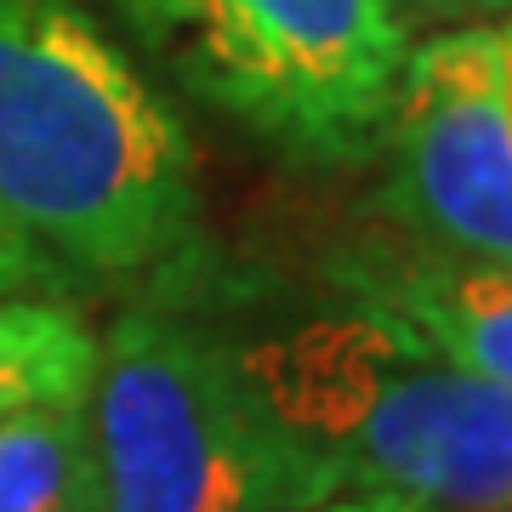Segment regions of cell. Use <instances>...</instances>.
<instances>
[{"instance_id": "cell-1", "label": "cell", "mask_w": 512, "mask_h": 512, "mask_svg": "<svg viewBox=\"0 0 512 512\" xmlns=\"http://www.w3.org/2000/svg\"><path fill=\"white\" fill-rule=\"evenodd\" d=\"M0 205L57 274L148 279L200 256L188 131L86 0H0Z\"/></svg>"}, {"instance_id": "cell-3", "label": "cell", "mask_w": 512, "mask_h": 512, "mask_svg": "<svg viewBox=\"0 0 512 512\" xmlns=\"http://www.w3.org/2000/svg\"><path fill=\"white\" fill-rule=\"evenodd\" d=\"M103 512H308L342 478L268 416L239 348L194 319L131 308L86 382Z\"/></svg>"}, {"instance_id": "cell-9", "label": "cell", "mask_w": 512, "mask_h": 512, "mask_svg": "<svg viewBox=\"0 0 512 512\" xmlns=\"http://www.w3.org/2000/svg\"><path fill=\"white\" fill-rule=\"evenodd\" d=\"M40 285H57V262L40 251L35 234L0 205V302H12V296H35Z\"/></svg>"}, {"instance_id": "cell-2", "label": "cell", "mask_w": 512, "mask_h": 512, "mask_svg": "<svg viewBox=\"0 0 512 512\" xmlns=\"http://www.w3.org/2000/svg\"><path fill=\"white\" fill-rule=\"evenodd\" d=\"M268 416L348 495L512 512V387L450 365L393 313L348 302L239 348Z\"/></svg>"}, {"instance_id": "cell-8", "label": "cell", "mask_w": 512, "mask_h": 512, "mask_svg": "<svg viewBox=\"0 0 512 512\" xmlns=\"http://www.w3.org/2000/svg\"><path fill=\"white\" fill-rule=\"evenodd\" d=\"M97 365V336L80 308L52 296L0 302V421L29 404L86 393Z\"/></svg>"}, {"instance_id": "cell-7", "label": "cell", "mask_w": 512, "mask_h": 512, "mask_svg": "<svg viewBox=\"0 0 512 512\" xmlns=\"http://www.w3.org/2000/svg\"><path fill=\"white\" fill-rule=\"evenodd\" d=\"M0 512H103L86 393L0 421Z\"/></svg>"}, {"instance_id": "cell-4", "label": "cell", "mask_w": 512, "mask_h": 512, "mask_svg": "<svg viewBox=\"0 0 512 512\" xmlns=\"http://www.w3.org/2000/svg\"><path fill=\"white\" fill-rule=\"evenodd\" d=\"M183 80L256 137L359 160L387 137L410 57L393 0H131Z\"/></svg>"}, {"instance_id": "cell-6", "label": "cell", "mask_w": 512, "mask_h": 512, "mask_svg": "<svg viewBox=\"0 0 512 512\" xmlns=\"http://www.w3.org/2000/svg\"><path fill=\"white\" fill-rule=\"evenodd\" d=\"M353 302L393 313L450 365L512 387V268L444 251L370 256L342 274Z\"/></svg>"}, {"instance_id": "cell-11", "label": "cell", "mask_w": 512, "mask_h": 512, "mask_svg": "<svg viewBox=\"0 0 512 512\" xmlns=\"http://www.w3.org/2000/svg\"><path fill=\"white\" fill-rule=\"evenodd\" d=\"M501 92H507V114H512V29H501Z\"/></svg>"}, {"instance_id": "cell-10", "label": "cell", "mask_w": 512, "mask_h": 512, "mask_svg": "<svg viewBox=\"0 0 512 512\" xmlns=\"http://www.w3.org/2000/svg\"><path fill=\"white\" fill-rule=\"evenodd\" d=\"M308 512H433V507H416L404 495H336V501L308 507Z\"/></svg>"}, {"instance_id": "cell-5", "label": "cell", "mask_w": 512, "mask_h": 512, "mask_svg": "<svg viewBox=\"0 0 512 512\" xmlns=\"http://www.w3.org/2000/svg\"><path fill=\"white\" fill-rule=\"evenodd\" d=\"M387 205L427 251L512 268V114L501 29H456L404 57Z\"/></svg>"}]
</instances>
